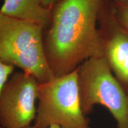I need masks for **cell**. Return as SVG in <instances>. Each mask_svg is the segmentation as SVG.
I'll list each match as a JSON object with an SVG mask.
<instances>
[{
    "mask_svg": "<svg viewBox=\"0 0 128 128\" xmlns=\"http://www.w3.org/2000/svg\"><path fill=\"white\" fill-rule=\"evenodd\" d=\"M104 55L118 81L128 87V36L116 32L104 40Z\"/></svg>",
    "mask_w": 128,
    "mask_h": 128,
    "instance_id": "obj_7",
    "label": "cell"
},
{
    "mask_svg": "<svg viewBox=\"0 0 128 128\" xmlns=\"http://www.w3.org/2000/svg\"><path fill=\"white\" fill-rule=\"evenodd\" d=\"M0 128H2V127H1V126H0Z\"/></svg>",
    "mask_w": 128,
    "mask_h": 128,
    "instance_id": "obj_13",
    "label": "cell"
},
{
    "mask_svg": "<svg viewBox=\"0 0 128 128\" xmlns=\"http://www.w3.org/2000/svg\"><path fill=\"white\" fill-rule=\"evenodd\" d=\"M122 1H124V2L126 3L125 5H127V6H128V0H122Z\"/></svg>",
    "mask_w": 128,
    "mask_h": 128,
    "instance_id": "obj_12",
    "label": "cell"
},
{
    "mask_svg": "<svg viewBox=\"0 0 128 128\" xmlns=\"http://www.w3.org/2000/svg\"><path fill=\"white\" fill-rule=\"evenodd\" d=\"M44 29L0 12V60L34 76L39 83L55 77L44 54Z\"/></svg>",
    "mask_w": 128,
    "mask_h": 128,
    "instance_id": "obj_2",
    "label": "cell"
},
{
    "mask_svg": "<svg viewBox=\"0 0 128 128\" xmlns=\"http://www.w3.org/2000/svg\"><path fill=\"white\" fill-rule=\"evenodd\" d=\"M54 124L61 128H91L81 107L77 69L40 83L33 127L48 128Z\"/></svg>",
    "mask_w": 128,
    "mask_h": 128,
    "instance_id": "obj_4",
    "label": "cell"
},
{
    "mask_svg": "<svg viewBox=\"0 0 128 128\" xmlns=\"http://www.w3.org/2000/svg\"><path fill=\"white\" fill-rule=\"evenodd\" d=\"M15 67L3 62L0 60V95L5 84L13 74Z\"/></svg>",
    "mask_w": 128,
    "mask_h": 128,
    "instance_id": "obj_8",
    "label": "cell"
},
{
    "mask_svg": "<svg viewBox=\"0 0 128 128\" xmlns=\"http://www.w3.org/2000/svg\"><path fill=\"white\" fill-rule=\"evenodd\" d=\"M81 107L90 114L96 105L108 109L118 128H128V94L113 76L104 56L86 60L77 68Z\"/></svg>",
    "mask_w": 128,
    "mask_h": 128,
    "instance_id": "obj_3",
    "label": "cell"
},
{
    "mask_svg": "<svg viewBox=\"0 0 128 128\" xmlns=\"http://www.w3.org/2000/svg\"><path fill=\"white\" fill-rule=\"evenodd\" d=\"M58 1L59 0H44V7L51 9Z\"/></svg>",
    "mask_w": 128,
    "mask_h": 128,
    "instance_id": "obj_10",
    "label": "cell"
},
{
    "mask_svg": "<svg viewBox=\"0 0 128 128\" xmlns=\"http://www.w3.org/2000/svg\"><path fill=\"white\" fill-rule=\"evenodd\" d=\"M0 12L38 24L44 28L50 20L51 9L44 7V0H4Z\"/></svg>",
    "mask_w": 128,
    "mask_h": 128,
    "instance_id": "obj_6",
    "label": "cell"
},
{
    "mask_svg": "<svg viewBox=\"0 0 128 128\" xmlns=\"http://www.w3.org/2000/svg\"><path fill=\"white\" fill-rule=\"evenodd\" d=\"M103 0H59L44 29V47L55 76L68 74L84 61L103 56L104 44L97 27Z\"/></svg>",
    "mask_w": 128,
    "mask_h": 128,
    "instance_id": "obj_1",
    "label": "cell"
},
{
    "mask_svg": "<svg viewBox=\"0 0 128 128\" xmlns=\"http://www.w3.org/2000/svg\"><path fill=\"white\" fill-rule=\"evenodd\" d=\"M34 128L33 127V126H30V127H28V128ZM48 128H60V126H58V125H55V124H54V125L50 126V127Z\"/></svg>",
    "mask_w": 128,
    "mask_h": 128,
    "instance_id": "obj_11",
    "label": "cell"
},
{
    "mask_svg": "<svg viewBox=\"0 0 128 128\" xmlns=\"http://www.w3.org/2000/svg\"><path fill=\"white\" fill-rule=\"evenodd\" d=\"M119 19L128 32V6L124 4L119 10Z\"/></svg>",
    "mask_w": 128,
    "mask_h": 128,
    "instance_id": "obj_9",
    "label": "cell"
},
{
    "mask_svg": "<svg viewBox=\"0 0 128 128\" xmlns=\"http://www.w3.org/2000/svg\"><path fill=\"white\" fill-rule=\"evenodd\" d=\"M40 83L23 71L13 73L0 95V126L2 128H27L36 116Z\"/></svg>",
    "mask_w": 128,
    "mask_h": 128,
    "instance_id": "obj_5",
    "label": "cell"
}]
</instances>
